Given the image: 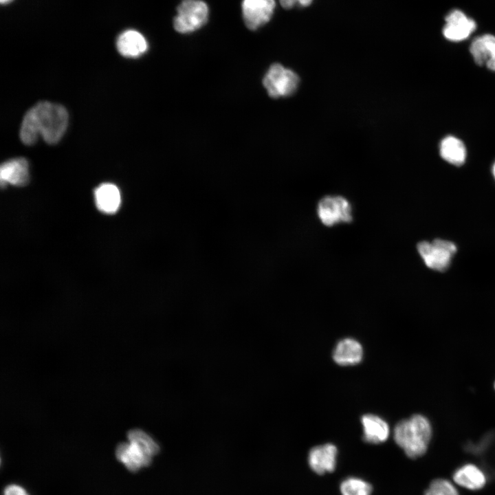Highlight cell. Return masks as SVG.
I'll return each mask as SVG.
<instances>
[{
	"mask_svg": "<svg viewBox=\"0 0 495 495\" xmlns=\"http://www.w3.org/2000/svg\"><path fill=\"white\" fill-rule=\"evenodd\" d=\"M68 113L62 105L41 102L25 113L19 135L26 145L34 144L39 136L48 144L57 143L67 126Z\"/></svg>",
	"mask_w": 495,
	"mask_h": 495,
	"instance_id": "6da1fadb",
	"label": "cell"
},
{
	"mask_svg": "<svg viewBox=\"0 0 495 495\" xmlns=\"http://www.w3.org/2000/svg\"><path fill=\"white\" fill-rule=\"evenodd\" d=\"M431 437V424L427 417L420 414L399 421L394 428L395 443L412 459L426 453Z\"/></svg>",
	"mask_w": 495,
	"mask_h": 495,
	"instance_id": "7a4b0ae2",
	"label": "cell"
},
{
	"mask_svg": "<svg viewBox=\"0 0 495 495\" xmlns=\"http://www.w3.org/2000/svg\"><path fill=\"white\" fill-rule=\"evenodd\" d=\"M128 443H119L116 456L131 472H136L148 466L153 457L160 451L159 445L147 433L140 429L128 432Z\"/></svg>",
	"mask_w": 495,
	"mask_h": 495,
	"instance_id": "3957f363",
	"label": "cell"
},
{
	"mask_svg": "<svg viewBox=\"0 0 495 495\" xmlns=\"http://www.w3.org/2000/svg\"><path fill=\"white\" fill-rule=\"evenodd\" d=\"M209 14L208 5L204 0H182L173 18V28L180 34L192 33L205 25Z\"/></svg>",
	"mask_w": 495,
	"mask_h": 495,
	"instance_id": "277c9868",
	"label": "cell"
},
{
	"mask_svg": "<svg viewBox=\"0 0 495 495\" xmlns=\"http://www.w3.org/2000/svg\"><path fill=\"white\" fill-rule=\"evenodd\" d=\"M263 84L271 98H285L297 91L300 77L292 69L280 63H274L265 74Z\"/></svg>",
	"mask_w": 495,
	"mask_h": 495,
	"instance_id": "5b68a950",
	"label": "cell"
},
{
	"mask_svg": "<svg viewBox=\"0 0 495 495\" xmlns=\"http://www.w3.org/2000/svg\"><path fill=\"white\" fill-rule=\"evenodd\" d=\"M417 248L426 265L439 272H444L448 269L457 250L454 243L440 239H436L431 242L421 241L417 244Z\"/></svg>",
	"mask_w": 495,
	"mask_h": 495,
	"instance_id": "8992f818",
	"label": "cell"
},
{
	"mask_svg": "<svg viewBox=\"0 0 495 495\" xmlns=\"http://www.w3.org/2000/svg\"><path fill=\"white\" fill-rule=\"evenodd\" d=\"M317 214L320 221L327 226L349 223L353 219L351 204L342 196L322 197L318 204Z\"/></svg>",
	"mask_w": 495,
	"mask_h": 495,
	"instance_id": "52a82bcc",
	"label": "cell"
},
{
	"mask_svg": "<svg viewBox=\"0 0 495 495\" xmlns=\"http://www.w3.org/2000/svg\"><path fill=\"white\" fill-rule=\"evenodd\" d=\"M276 8L275 0H242L241 14L246 28L255 31L267 23Z\"/></svg>",
	"mask_w": 495,
	"mask_h": 495,
	"instance_id": "ba28073f",
	"label": "cell"
},
{
	"mask_svg": "<svg viewBox=\"0 0 495 495\" xmlns=\"http://www.w3.org/2000/svg\"><path fill=\"white\" fill-rule=\"evenodd\" d=\"M446 23L442 29L443 36L452 42L467 39L476 29V21L459 10L454 9L445 16Z\"/></svg>",
	"mask_w": 495,
	"mask_h": 495,
	"instance_id": "9c48e42d",
	"label": "cell"
},
{
	"mask_svg": "<svg viewBox=\"0 0 495 495\" xmlns=\"http://www.w3.org/2000/svg\"><path fill=\"white\" fill-rule=\"evenodd\" d=\"M337 453L336 446L331 443L315 446L309 452V465L318 474L331 472L336 466Z\"/></svg>",
	"mask_w": 495,
	"mask_h": 495,
	"instance_id": "30bf717a",
	"label": "cell"
},
{
	"mask_svg": "<svg viewBox=\"0 0 495 495\" xmlns=\"http://www.w3.org/2000/svg\"><path fill=\"white\" fill-rule=\"evenodd\" d=\"M28 162L23 157L11 159L3 162L0 168L1 186L8 184L16 186H25L29 182Z\"/></svg>",
	"mask_w": 495,
	"mask_h": 495,
	"instance_id": "8fae6325",
	"label": "cell"
},
{
	"mask_svg": "<svg viewBox=\"0 0 495 495\" xmlns=\"http://www.w3.org/2000/svg\"><path fill=\"white\" fill-rule=\"evenodd\" d=\"M470 52L474 62L480 66L485 65L495 72V35L485 34L473 39Z\"/></svg>",
	"mask_w": 495,
	"mask_h": 495,
	"instance_id": "7c38bea8",
	"label": "cell"
},
{
	"mask_svg": "<svg viewBox=\"0 0 495 495\" xmlns=\"http://www.w3.org/2000/svg\"><path fill=\"white\" fill-rule=\"evenodd\" d=\"M118 52L124 56L137 58L148 50L146 38L137 30H128L122 32L117 40Z\"/></svg>",
	"mask_w": 495,
	"mask_h": 495,
	"instance_id": "4fadbf2b",
	"label": "cell"
},
{
	"mask_svg": "<svg viewBox=\"0 0 495 495\" xmlns=\"http://www.w3.org/2000/svg\"><path fill=\"white\" fill-rule=\"evenodd\" d=\"M363 426V439L364 441L378 444L384 442L389 436L388 424L380 417L367 414L361 418Z\"/></svg>",
	"mask_w": 495,
	"mask_h": 495,
	"instance_id": "5bb4252c",
	"label": "cell"
},
{
	"mask_svg": "<svg viewBox=\"0 0 495 495\" xmlns=\"http://www.w3.org/2000/svg\"><path fill=\"white\" fill-rule=\"evenodd\" d=\"M362 345L353 338H345L340 340L333 353L334 361L342 366L357 364L362 361Z\"/></svg>",
	"mask_w": 495,
	"mask_h": 495,
	"instance_id": "9a60e30c",
	"label": "cell"
},
{
	"mask_svg": "<svg viewBox=\"0 0 495 495\" xmlns=\"http://www.w3.org/2000/svg\"><path fill=\"white\" fill-rule=\"evenodd\" d=\"M96 204L98 210L107 213L116 212L120 205L121 198L118 188L112 184H103L94 192Z\"/></svg>",
	"mask_w": 495,
	"mask_h": 495,
	"instance_id": "2e32d148",
	"label": "cell"
},
{
	"mask_svg": "<svg viewBox=\"0 0 495 495\" xmlns=\"http://www.w3.org/2000/svg\"><path fill=\"white\" fill-rule=\"evenodd\" d=\"M457 485L471 490L481 489L485 484L483 472L474 464L468 463L457 469L453 476Z\"/></svg>",
	"mask_w": 495,
	"mask_h": 495,
	"instance_id": "e0dca14e",
	"label": "cell"
},
{
	"mask_svg": "<svg viewBox=\"0 0 495 495\" xmlns=\"http://www.w3.org/2000/svg\"><path fill=\"white\" fill-rule=\"evenodd\" d=\"M441 157L455 166H461L466 159V149L463 142L454 137L447 136L440 144Z\"/></svg>",
	"mask_w": 495,
	"mask_h": 495,
	"instance_id": "ac0fdd59",
	"label": "cell"
},
{
	"mask_svg": "<svg viewBox=\"0 0 495 495\" xmlns=\"http://www.w3.org/2000/svg\"><path fill=\"white\" fill-rule=\"evenodd\" d=\"M342 495H371L372 486L366 481L356 477H349L340 485Z\"/></svg>",
	"mask_w": 495,
	"mask_h": 495,
	"instance_id": "d6986e66",
	"label": "cell"
},
{
	"mask_svg": "<svg viewBox=\"0 0 495 495\" xmlns=\"http://www.w3.org/2000/svg\"><path fill=\"white\" fill-rule=\"evenodd\" d=\"M424 495H459L454 486L443 478L434 479L430 483Z\"/></svg>",
	"mask_w": 495,
	"mask_h": 495,
	"instance_id": "ffe728a7",
	"label": "cell"
},
{
	"mask_svg": "<svg viewBox=\"0 0 495 495\" xmlns=\"http://www.w3.org/2000/svg\"><path fill=\"white\" fill-rule=\"evenodd\" d=\"M280 6L285 9H292L296 6L301 8L309 6L313 0H279Z\"/></svg>",
	"mask_w": 495,
	"mask_h": 495,
	"instance_id": "44dd1931",
	"label": "cell"
},
{
	"mask_svg": "<svg viewBox=\"0 0 495 495\" xmlns=\"http://www.w3.org/2000/svg\"><path fill=\"white\" fill-rule=\"evenodd\" d=\"M3 495H30L27 490L18 484H9L5 487Z\"/></svg>",
	"mask_w": 495,
	"mask_h": 495,
	"instance_id": "7402d4cb",
	"label": "cell"
},
{
	"mask_svg": "<svg viewBox=\"0 0 495 495\" xmlns=\"http://www.w3.org/2000/svg\"><path fill=\"white\" fill-rule=\"evenodd\" d=\"M12 0H0L1 4H6L10 3Z\"/></svg>",
	"mask_w": 495,
	"mask_h": 495,
	"instance_id": "603a6c76",
	"label": "cell"
},
{
	"mask_svg": "<svg viewBox=\"0 0 495 495\" xmlns=\"http://www.w3.org/2000/svg\"><path fill=\"white\" fill-rule=\"evenodd\" d=\"M492 173L495 178V163L494 164L493 167H492Z\"/></svg>",
	"mask_w": 495,
	"mask_h": 495,
	"instance_id": "cb8c5ba5",
	"label": "cell"
},
{
	"mask_svg": "<svg viewBox=\"0 0 495 495\" xmlns=\"http://www.w3.org/2000/svg\"><path fill=\"white\" fill-rule=\"evenodd\" d=\"M494 389H495V382H494Z\"/></svg>",
	"mask_w": 495,
	"mask_h": 495,
	"instance_id": "d4e9b609",
	"label": "cell"
}]
</instances>
